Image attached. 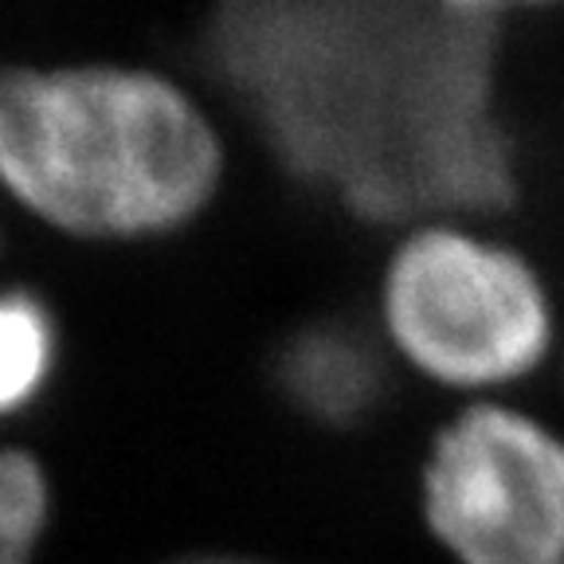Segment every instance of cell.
Returning a JSON list of instances; mask_svg holds the SVG:
<instances>
[{
  "label": "cell",
  "mask_w": 564,
  "mask_h": 564,
  "mask_svg": "<svg viewBox=\"0 0 564 564\" xmlns=\"http://www.w3.org/2000/svg\"><path fill=\"white\" fill-rule=\"evenodd\" d=\"M200 52L279 169L365 224L518 200L506 17L486 0H231Z\"/></svg>",
  "instance_id": "obj_1"
},
{
  "label": "cell",
  "mask_w": 564,
  "mask_h": 564,
  "mask_svg": "<svg viewBox=\"0 0 564 564\" xmlns=\"http://www.w3.org/2000/svg\"><path fill=\"white\" fill-rule=\"evenodd\" d=\"M224 165L204 102L161 70L0 63V188L63 236H173L208 212Z\"/></svg>",
  "instance_id": "obj_2"
},
{
  "label": "cell",
  "mask_w": 564,
  "mask_h": 564,
  "mask_svg": "<svg viewBox=\"0 0 564 564\" xmlns=\"http://www.w3.org/2000/svg\"><path fill=\"white\" fill-rule=\"evenodd\" d=\"M380 329L423 380L486 397L545 365L556 310L518 247L475 224L443 220L397 239L380 271Z\"/></svg>",
  "instance_id": "obj_3"
},
{
  "label": "cell",
  "mask_w": 564,
  "mask_h": 564,
  "mask_svg": "<svg viewBox=\"0 0 564 564\" xmlns=\"http://www.w3.org/2000/svg\"><path fill=\"white\" fill-rule=\"evenodd\" d=\"M420 513L455 564H564V435L498 400L463 408L427 443Z\"/></svg>",
  "instance_id": "obj_4"
},
{
  "label": "cell",
  "mask_w": 564,
  "mask_h": 564,
  "mask_svg": "<svg viewBox=\"0 0 564 564\" xmlns=\"http://www.w3.org/2000/svg\"><path fill=\"white\" fill-rule=\"evenodd\" d=\"M271 377L286 408L326 432L361 427L388 397V365L380 345L337 317L306 322L282 337Z\"/></svg>",
  "instance_id": "obj_5"
},
{
  "label": "cell",
  "mask_w": 564,
  "mask_h": 564,
  "mask_svg": "<svg viewBox=\"0 0 564 564\" xmlns=\"http://www.w3.org/2000/svg\"><path fill=\"white\" fill-rule=\"evenodd\" d=\"M59 365V326L40 294L24 286L0 291V420L44 397Z\"/></svg>",
  "instance_id": "obj_6"
},
{
  "label": "cell",
  "mask_w": 564,
  "mask_h": 564,
  "mask_svg": "<svg viewBox=\"0 0 564 564\" xmlns=\"http://www.w3.org/2000/svg\"><path fill=\"white\" fill-rule=\"evenodd\" d=\"M52 521V478L40 458L0 447V553L32 556Z\"/></svg>",
  "instance_id": "obj_7"
},
{
  "label": "cell",
  "mask_w": 564,
  "mask_h": 564,
  "mask_svg": "<svg viewBox=\"0 0 564 564\" xmlns=\"http://www.w3.org/2000/svg\"><path fill=\"white\" fill-rule=\"evenodd\" d=\"M173 564H267V561H251V556H228V553H204V556H185V561Z\"/></svg>",
  "instance_id": "obj_8"
},
{
  "label": "cell",
  "mask_w": 564,
  "mask_h": 564,
  "mask_svg": "<svg viewBox=\"0 0 564 564\" xmlns=\"http://www.w3.org/2000/svg\"><path fill=\"white\" fill-rule=\"evenodd\" d=\"M0 564H32V556H12V553H0Z\"/></svg>",
  "instance_id": "obj_9"
}]
</instances>
